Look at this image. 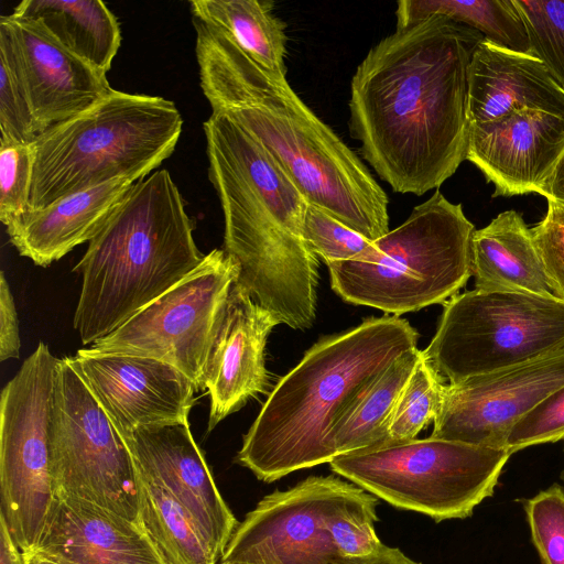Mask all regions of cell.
<instances>
[{"instance_id": "1", "label": "cell", "mask_w": 564, "mask_h": 564, "mask_svg": "<svg viewBox=\"0 0 564 564\" xmlns=\"http://www.w3.org/2000/svg\"><path fill=\"white\" fill-rule=\"evenodd\" d=\"M482 40L465 24L431 15L395 28L357 66L350 135L394 192L438 188L466 160L468 67Z\"/></svg>"}, {"instance_id": "2", "label": "cell", "mask_w": 564, "mask_h": 564, "mask_svg": "<svg viewBox=\"0 0 564 564\" xmlns=\"http://www.w3.org/2000/svg\"><path fill=\"white\" fill-rule=\"evenodd\" d=\"M200 88L239 124L308 203L376 241L389 232L388 196L358 155L221 28L194 18Z\"/></svg>"}, {"instance_id": "3", "label": "cell", "mask_w": 564, "mask_h": 564, "mask_svg": "<svg viewBox=\"0 0 564 564\" xmlns=\"http://www.w3.org/2000/svg\"><path fill=\"white\" fill-rule=\"evenodd\" d=\"M203 129L208 178L224 214V250L239 265L236 283L281 324L311 327L318 258L304 238L308 200L228 116L212 111Z\"/></svg>"}, {"instance_id": "4", "label": "cell", "mask_w": 564, "mask_h": 564, "mask_svg": "<svg viewBox=\"0 0 564 564\" xmlns=\"http://www.w3.org/2000/svg\"><path fill=\"white\" fill-rule=\"evenodd\" d=\"M416 343L415 329L395 315L319 339L269 393L237 462L264 482L329 463L336 426Z\"/></svg>"}, {"instance_id": "5", "label": "cell", "mask_w": 564, "mask_h": 564, "mask_svg": "<svg viewBox=\"0 0 564 564\" xmlns=\"http://www.w3.org/2000/svg\"><path fill=\"white\" fill-rule=\"evenodd\" d=\"M167 170L135 182L73 271L83 282L73 325L91 345L124 324L204 260Z\"/></svg>"}, {"instance_id": "6", "label": "cell", "mask_w": 564, "mask_h": 564, "mask_svg": "<svg viewBox=\"0 0 564 564\" xmlns=\"http://www.w3.org/2000/svg\"><path fill=\"white\" fill-rule=\"evenodd\" d=\"M182 128L173 101L112 88L31 143L30 210L116 178H144L174 152Z\"/></svg>"}, {"instance_id": "7", "label": "cell", "mask_w": 564, "mask_h": 564, "mask_svg": "<svg viewBox=\"0 0 564 564\" xmlns=\"http://www.w3.org/2000/svg\"><path fill=\"white\" fill-rule=\"evenodd\" d=\"M474 225L438 189L406 220L373 241L361 261L327 264L346 302L400 316L448 301L471 276Z\"/></svg>"}, {"instance_id": "8", "label": "cell", "mask_w": 564, "mask_h": 564, "mask_svg": "<svg viewBox=\"0 0 564 564\" xmlns=\"http://www.w3.org/2000/svg\"><path fill=\"white\" fill-rule=\"evenodd\" d=\"M378 498L334 476H310L263 497L239 522L220 563L347 564L382 544Z\"/></svg>"}, {"instance_id": "9", "label": "cell", "mask_w": 564, "mask_h": 564, "mask_svg": "<svg viewBox=\"0 0 564 564\" xmlns=\"http://www.w3.org/2000/svg\"><path fill=\"white\" fill-rule=\"evenodd\" d=\"M512 454L435 437L336 456L330 469L389 505L436 522L470 517Z\"/></svg>"}, {"instance_id": "10", "label": "cell", "mask_w": 564, "mask_h": 564, "mask_svg": "<svg viewBox=\"0 0 564 564\" xmlns=\"http://www.w3.org/2000/svg\"><path fill=\"white\" fill-rule=\"evenodd\" d=\"M564 350V301L527 292L471 290L444 303L422 350L448 384Z\"/></svg>"}, {"instance_id": "11", "label": "cell", "mask_w": 564, "mask_h": 564, "mask_svg": "<svg viewBox=\"0 0 564 564\" xmlns=\"http://www.w3.org/2000/svg\"><path fill=\"white\" fill-rule=\"evenodd\" d=\"M58 362L40 341L0 395V516L22 553L36 547L55 500L52 436Z\"/></svg>"}, {"instance_id": "12", "label": "cell", "mask_w": 564, "mask_h": 564, "mask_svg": "<svg viewBox=\"0 0 564 564\" xmlns=\"http://www.w3.org/2000/svg\"><path fill=\"white\" fill-rule=\"evenodd\" d=\"M52 477L55 497L87 500L140 525L132 455L68 357L57 369Z\"/></svg>"}, {"instance_id": "13", "label": "cell", "mask_w": 564, "mask_h": 564, "mask_svg": "<svg viewBox=\"0 0 564 564\" xmlns=\"http://www.w3.org/2000/svg\"><path fill=\"white\" fill-rule=\"evenodd\" d=\"M239 265L224 249H214L191 273L88 348L167 362L205 390L204 371Z\"/></svg>"}, {"instance_id": "14", "label": "cell", "mask_w": 564, "mask_h": 564, "mask_svg": "<svg viewBox=\"0 0 564 564\" xmlns=\"http://www.w3.org/2000/svg\"><path fill=\"white\" fill-rule=\"evenodd\" d=\"M562 387L564 350L446 384L431 436L506 448L518 422Z\"/></svg>"}, {"instance_id": "15", "label": "cell", "mask_w": 564, "mask_h": 564, "mask_svg": "<svg viewBox=\"0 0 564 564\" xmlns=\"http://www.w3.org/2000/svg\"><path fill=\"white\" fill-rule=\"evenodd\" d=\"M68 359L123 440L141 429L188 422L197 389L172 365L88 348Z\"/></svg>"}, {"instance_id": "16", "label": "cell", "mask_w": 564, "mask_h": 564, "mask_svg": "<svg viewBox=\"0 0 564 564\" xmlns=\"http://www.w3.org/2000/svg\"><path fill=\"white\" fill-rule=\"evenodd\" d=\"M124 442L138 474L177 499L220 560L239 522L223 499L188 422L141 429Z\"/></svg>"}, {"instance_id": "17", "label": "cell", "mask_w": 564, "mask_h": 564, "mask_svg": "<svg viewBox=\"0 0 564 564\" xmlns=\"http://www.w3.org/2000/svg\"><path fill=\"white\" fill-rule=\"evenodd\" d=\"M564 152V117L523 108L469 124L466 160L492 183V196H543Z\"/></svg>"}, {"instance_id": "18", "label": "cell", "mask_w": 564, "mask_h": 564, "mask_svg": "<svg viewBox=\"0 0 564 564\" xmlns=\"http://www.w3.org/2000/svg\"><path fill=\"white\" fill-rule=\"evenodd\" d=\"M279 324L242 286L232 285L204 371L209 395L208 432L251 398L267 392L270 379L264 349Z\"/></svg>"}, {"instance_id": "19", "label": "cell", "mask_w": 564, "mask_h": 564, "mask_svg": "<svg viewBox=\"0 0 564 564\" xmlns=\"http://www.w3.org/2000/svg\"><path fill=\"white\" fill-rule=\"evenodd\" d=\"M0 20L10 30L40 134L112 90L106 74L64 48L39 21L12 13Z\"/></svg>"}, {"instance_id": "20", "label": "cell", "mask_w": 564, "mask_h": 564, "mask_svg": "<svg viewBox=\"0 0 564 564\" xmlns=\"http://www.w3.org/2000/svg\"><path fill=\"white\" fill-rule=\"evenodd\" d=\"M33 551L59 564H164L139 524L73 497H55Z\"/></svg>"}, {"instance_id": "21", "label": "cell", "mask_w": 564, "mask_h": 564, "mask_svg": "<svg viewBox=\"0 0 564 564\" xmlns=\"http://www.w3.org/2000/svg\"><path fill=\"white\" fill-rule=\"evenodd\" d=\"M523 108L564 117V90L536 57L482 40L468 67L469 124Z\"/></svg>"}, {"instance_id": "22", "label": "cell", "mask_w": 564, "mask_h": 564, "mask_svg": "<svg viewBox=\"0 0 564 564\" xmlns=\"http://www.w3.org/2000/svg\"><path fill=\"white\" fill-rule=\"evenodd\" d=\"M134 183L116 178L29 210L6 227L10 242L34 264L48 267L89 242Z\"/></svg>"}, {"instance_id": "23", "label": "cell", "mask_w": 564, "mask_h": 564, "mask_svg": "<svg viewBox=\"0 0 564 564\" xmlns=\"http://www.w3.org/2000/svg\"><path fill=\"white\" fill-rule=\"evenodd\" d=\"M471 275L476 290L555 296L531 229L513 209L500 213L486 227L474 231Z\"/></svg>"}, {"instance_id": "24", "label": "cell", "mask_w": 564, "mask_h": 564, "mask_svg": "<svg viewBox=\"0 0 564 564\" xmlns=\"http://www.w3.org/2000/svg\"><path fill=\"white\" fill-rule=\"evenodd\" d=\"M12 14L39 21L64 48L106 75L121 44L119 22L100 0H23Z\"/></svg>"}, {"instance_id": "25", "label": "cell", "mask_w": 564, "mask_h": 564, "mask_svg": "<svg viewBox=\"0 0 564 564\" xmlns=\"http://www.w3.org/2000/svg\"><path fill=\"white\" fill-rule=\"evenodd\" d=\"M193 18L225 30L253 59L286 76L285 23L270 0H193Z\"/></svg>"}, {"instance_id": "26", "label": "cell", "mask_w": 564, "mask_h": 564, "mask_svg": "<svg viewBox=\"0 0 564 564\" xmlns=\"http://www.w3.org/2000/svg\"><path fill=\"white\" fill-rule=\"evenodd\" d=\"M138 481L140 525L164 564H216L213 549L177 499L139 474Z\"/></svg>"}, {"instance_id": "27", "label": "cell", "mask_w": 564, "mask_h": 564, "mask_svg": "<svg viewBox=\"0 0 564 564\" xmlns=\"http://www.w3.org/2000/svg\"><path fill=\"white\" fill-rule=\"evenodd\" d=\"M431 15L465 24L498 47L530 54L525 24L513 0H401L397 3V28Z\"/></svg>"}, {"instance_id": "28", "label": "cell", "mask_w": 564, "mask_h": 564, "mask_svg": "<svg viewBox=\"0 0 564 564\" xmlns=\"http://www.w3.org/2000/svg\"><path fill=\"white\" fill-rule=\"evenodd\" d=\"M420 352L416 348L398 359L336 426L332 434L336 456L388 443L393 412Z\"/></svg>"}, {"instance_id": "29", "label": "cell", "mask_w": 564, "mask_h": 564, "mask_svg": "<svg viewBox=\"0 0 564 564\" xmlns=\"http://www.w3.org/2000/svg\"><path fill=\"white\" fill-rule=\"evenodd\" d=\"M445 386L421 350L393 412L387 444L414 440L434 422L442 409Z\"/></svg>"}, {"instance_id": "30", "label": "cell", "mask_w": 564, "mask_h": 564, "mask_svg": "<svg viewBox=\"0 0 564 564\" xmlns=\"http://www.w3.org/2000/svg\"><path fill=\"white\" fill-rule=\"evenodd\" d=\"M39 134L10 30L0 20V142L31 144Z\"/></svg>"}, {"instance_id": "31", "label": "cell", "mask_w": 564, "mask_h": 564, "mask_svg": "<svg viewBox=\"0 0 564 564\" xmlns=\"http://www.w3.org/2000/svg\"><path fill=\"white\" fill-rule=\"evenodd\" d=\"M525 24L530 54L564 90V0H513Z\"/></svg>"}, {"instance_id": "32", "label": "cell", "mask_w": 564, "mask_h": 564, "mask_svg": "<svg viewBox=\"0 0 564 564\" xmlns=\"http://www.w3.org/2000/svg\"><path fill=\"white\" fill-rule=\"evenodd\" d=\"M304 238L311 251L326 264L361 261L371 253L373 246V241L312 203L304 216Z\"/></svg>"}, {"instance_id": "33", "label": "cell", "mask_w": 564, "mask_h": 564, "mask_svg": "<svg viewBox=\"0 0 564 564\" xmlns=\"http://www.w3.org/2000/svg\"><path fill=\"white\" fill-rule=\"evenodd\" d=\"M532 542L543 564H564V487L553 484L525 500Z\"/></svg>"}, {"instance_id": "34", "label": "cell", "mask_w": 564, "mask_h": 564, "mask_svg": "<svg viewBox=\"0 0 564 564\" xmlns=\"http://www.w3.org/2000/svg\"><path fill=\"white\" fill-rule=\"evenodd\" d=\"M31 144L0 142V220L8 227L30 210Z\"/></svg>"}, {"instance_id": "35", "label": "cell", "mask_w": 564, "mask_h": 564, "mask_svg": "<svg viewBox=\"0 0 564 564\" xmlns=\"http://www.w3.org/2000/svg\"><path fill=\"white\" fill-rule=\"evenodd\" d=\"M564 440V387L560 388L511 431L506 448L516 453L529 446Z\"/></svg>"}, {"instance_id": "36", "label": "cell", "mask_w": 564, "mask_h": 564, "mask_svg": "<svg viewBox=\"0 0 564 564\" xmlns=\"http://www.w3.org/2000/svg\"><path fill=\"white\" fill-rule=\"evenodd\" d=\"M530 229L553 293L564 301V207L547 200L544 218Z\"/></svg>"}, {"instance_id": "37", "label": "cell", "mask_w": 564, "mask_h": 564, "mask_svg": "<svg viewBox=\"0 0 564 564\" xmlns=\"http://www.w3.org/2000/svg\"><path fill=\"white\" fill-rule=\"evenodd\" d=\"M21 340L14 299L3 271L0 272V360L17 359Z\"/></svg>"}, {"instance_id": "38", "label": "cell", "mask_w": 564, "mask_h": 564, "mask_svg": "<svg viewBox=\"0 0 564 564\" xmlns=\"http://www.w3.org/2000/svg\"><path fill=\"white\" fill-rule=\"evenodd\" d=\"M347 564H422L406 556L400 549L381 544L373 553L349 557Z\"/></svg>"}, {"instance_id": "39", "label": "cell", "mask_w": 564, "mask_h": 564, "mask_svg": "<svg viewBox=\"0 0 564 564\" xmlns=\"http://www.w3.org/2000/svg\"><path fill=\"white\" fill-rule=\"evenodd\" d=\"M0 564H24L23 553L17 546L0 516Z\"/></svg>"}, {"instance_id": "40", "label": "cell", "mask_w": 564, "mask_h": 564, "mask_svg": "<svg viewBox=\"0 0 564 564\" xmlns=\"http://www.w3.org/2000/svg\"><path fill=\"white\" fill-rule=\"evenodd\" d=\"M543 196L546 200L555 202L564 207V152L553 172Z\"/></svg>"}, {"instance_id": "41", "label": "cell", "mask_w": 564, "mask_h": 564, "mask_svg": "<svg viewBox=\"0 0 564 564\" xmlns=\"http://www.w3.org/2000/svg\"><path fill=\"white\" fill-rule=\"evenodd\" d=\"M24 564H59L34 551L23 553Z\"/></svg>"}, {"instance_id": "42", "label": "cell", "mask_w": 564, "mask_h": 564, "mask_svg": "<svg viewBox=\"0 0 564 564\" xmlns=\"http://www.w3.org/2000/svg\"><path fill=\"white\" fill-rule=\"evenodd\" d=\"M562 480H563V482H564V470H563V473H562Z\"/></svg>"}, {"instance_id": "43", "label": "cell", "mask_w": 564, "mask_h": 564, "mask_svg": "<svg viewBox=\"0 0 564 564\" xmlns=\"http://www.w3.org/2000/svg\"><path fill=\"white\" fill-rule=\"evenodd\" d=\"M220 564H232V563H220Z\"/></svg>"}]
</instances>
